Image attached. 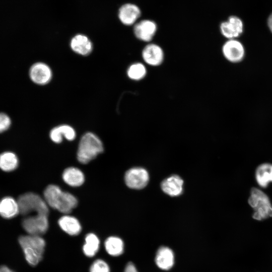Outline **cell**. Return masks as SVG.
I'll list each match as a JSON object with an SVG mask.
<instances>
[{
	"label": "cell",
	"instance_id": "obj_1",
	"mask_svg": "<svg viewBox=\"0 0 272 272\" xmlns=\"http://www.w3.org/2000/svg\"><path fill=\"white\" fill-rule=\"evenodd\" d=\"M43 194L49 207L65 214L71 213L78 205V200L74 195L54 184L47 186Z\"/></svg>",
	"mask_w": 272,
	"mask_h": 272
},
{
	"label": "cell",
	"instance_id": "obj_2",
	"mask_svg": "<svg viewBox=\"0 0 272 272\" xmlns=\"http://www.w3.org/2000/svg\"><path fill=\"white\" fill-rule=\"evenodd\" d=\"M19 242L24 252L25 259L32 265H37L42 260L45 247V241L41 236L22 235Z\"/></svg>",
	"mask_w": 272,
	"mask_h": 272
},
{
	"label": "cell",
	"instance_id": "obj_3",
	"mask_svg": "<svg viewBox=\"0 0 272 272\" xmlns=\"http://www.w3.org/2000/svg\"><path fill=\"white\" fill-rule=\"evenodd\" d=\"M103 151V145L100 139L95 134L88 132L80 141L77 159L82 164H87Z\"/></svg>",
	"mask_w": 272,
	"mask_h": 272
},
{
	"label": "cell",
	"instance_id": "obj_4",
	"mask_svg": "<svg viewBox=\"0 0 272 272\" xmlns=\"http://www.w3.org/2000/svg\"><path fill=\"white\" fill-rule=\"evenodd\" d=\"M19 213L27 216L35 214H49V207L44 198L33 192H27L20 195L18 199Z\"/></svg>",
	"mask_w": 272,
	"mask_h": 272
},
{
	"label": "cell",
	"instance_id": "obj_5",
	"mask_svg": "<svg viewBox=\"0 0 272 272\" xmlns=\"http://www.w3.org/2000/svg\"><path fill=\"white\" fill-rule=\"evenodd\" d=\"M248 203L254 210L252 217L254 219L260 221L272 217V205L269 199L258 188L251 189Z\"/></svg>",
	"mask_w": 272,
	"mask_h": 272
},
{
	"label": "cell",
	"instance_id": "obj_6",
	"mask_svg": "<svg viewBox=\"0 0 272 272\" xmlns=\"http://www.w3.org/2000/svg\"><path fill=\"white\" fill-rule=\"evenodd\" d=\"M22 226L28 234L41 236L48 228V215L35 214L27 216L23 220Z\"/></svg>",
	"mask_w": 272,
	"mask_h": 272
},
{
	"label": "cell",
	"instance_id": "obj_7",
	"mask_svg": "<svg viewBox=\"0 0 272 272\" xmlns=\"http://www.w3.org/2000/svg\"><path fill=\"white\" fill-rule=\"evenodd\" d=\"M222 51L224 57L232 63L242 61L245 55L244 45L236 39H228L223 45Z\"/></svg>",
	"mask_w": 272,
	"mask_h": 272
},
{
	"label": "cell",
	"instance_id": "obj_8",
	"mask_svg": "<svg viewBox=\"0 0 272 272\" xmlns=\"http://www.w3.org/2000/svg\"><path fill=\"white\" fill-rule=\"evenodd\" d=\"M30 80L38 85H45L49 83L52 77V72L50 66L43 62L33 63L29 71Z\"/></svg>",
	"mask_w": 272,
	"mask_h": 272
},
{
	"label": "cell",
	"instance_id": "obj_9",
	"mask_svg": "<svg viewBox=\"0 0 272 272\" xmlns=\"http://www.w3.org/2000/svg\"><path fill=\"white\" fill-rule=\"evenodd\" d=\"M124 180L126 185L129 188L140 189L147 185L149 174L144 168H133L126 171Z\"/></svg>",
	"mask_w": 272,
	"mask_h": 272
},
{
	"label": "cell",
	"instance_id": "obj_10",
	"mask_svg": "<svg viewBox=\"0 0 272 272\" xmlns=\"http://www.w3.org/2000/svg\"><path fill=\"white\" fill-rule=\"evenodd\" d=\"M222 34L228 39H236L242 34L244 25L239 17L231 16L228 20L222 22L220 26Z\"/></svg>",
	"mask_w": 272,
	"mask_h": 272
},
{
	"label": "cell",
	"instance_id": "obj_11",
	"mask_svg": "<svg viewBox=\"0 0 272 272\" xmlns=\"http://www.w3.org/2000/svg\"><path fill=\"white\" fill-rule=\"evenodd\" d=\"M157 31L156 24L150 20H144L137 23L133 28L135 37L139 39L145 41H150Z\"/></svg>",
	"mask_w": 272,
	"mask_h": 272
},
{
	"label": "cell",
	"instance_id": "obj_12",
	"mask_svg": "<svg viewBox=\"0 0 272 272\" xmlns=\"http://www.w3.org/2000/svg\"><path fill=\"white\" fill-rule=\"evenodd\" d=\"M144 61L151 66H158L162 63L164 52L161 47L157 44L151 43L147 45L142 53Z\"/></svg>",
	"mask_w": 272,
	"mask_h": 272
},
{
	"label": "cell",
	"instance_id": "obj_13",
	"mask_svg": "<svg viewBox=\"0 0 272 272\" xmlns=\"http://www.w3.org/2000/svg\"><path fill=\"white\" fill-rule=\"evenodd\" d=\"M70 47L76 53L87 56L93 50V43L89 38L83 34H77L70 41Z\"/></svg>",
	"mask_w": 272,
	"mask_h": 272
},
{
	"label": "cell",
	"instance_id": "obj_14",
	"mask_svg": "<svg viewBox=\"0 0 272 272\" xmlns=\"http://www.w3.org/2000/svg\"><path fill=\"white\" fill-rule=\"evenodd\" d=\"M141 14V10L137 5L126 3L119 8L118 17L123 25L130 26L136 22Z\"/></svg>",
	"mask_w": 272,
	"mask_h": 272
},
{
	"label": "cell",
	"instance_id": "obj_15",
	"mask_svg": "<svg viewBox=\"0 0 272 272\" xmlns=\"http://www.w3.org/2000/svg\"><path fill=\"white\" fill-rule=\"evenodd\" d=\"M50 139L55 143H60L63 138L68 141L74 140L76 137L74 128L67 124H62L53 127L50 131Z\"/></svg>",
	"mask_w": 272,
	"mask_h": 272
},
{
	"label": "cell",
	"instance_id": "obj_16",
	"mask_svg": "<svg viewBox=\"0 0 272 272\" xmlns=\"http://www.w3.org/2000/svg\"><path fill=\"white\" fill-rule=\"evenodd\" d=\"M62 177L66 184L72 187L80 186L85 181L83 172L80 169L74 167L66 168L62 173Z\"/></svg>",
	"mask_w": 272,
	"mask_h": 272
},
{
	"label": "cell",
	"instance_id": "obj_17",
	"mask_svg": "<svg viewBox=\"0 0 272 272\" xmlns=\"http://www.w3.org/2000/svg\"><path fill=\"white\" fill-rule=\"evenodd\" d=\"M183 181L177 175H173L165 179L161 183V188L166 194L172 196L179 195L182 192Z\"/></svg>",
	"mask_w": 272,
	"mask_h": 272
},
{
	"label": "cell",
	"instance_id": "obj_18",
	"mask_svg": "<svg viewBox=\"0 0 272 272\" xmlns=\"http://www.w3.org/2000/svg\"><path fill=\"white\" fill-rule=\"evenodd\" d=\"M19 214L18 201L7 196L0 200V215L5 219H11Z\"/></svg>",
	"mask_w": 272,
	"mask_h": 272
},
{
	"label": "cell",
	"instance_id": "obj_19",
	"mask_svg": "<svg viewBox=\"0 0 272 272\" xmlns=\"http://www.w3.org/2000/svg\"><path fill=\"white\" fill-rule=\"evenodd\" d=\"M58 223L60 228L70 235H77L82 230V227L78 220L72 216L65 215L62 216L58 220Z\"/></svg>",
	"mask_w": 272,
	"mask_h": 272
},
{
	"label": "cell",
	"instance_id": "obj_20",
	"mask_svg": "<svg viewBox=\"0 0 272 272\" xmlns=\"http://www.w3.org/2000/svg\"><path fill=\"white\" fill-rule=\"evenodd\" d=\"M155 261L159 268L164 270L170 269L174 264L172 251L166 247H161L157 251Z\"/></svg>",
	"mask_w": 272,
	"mask_h": 272
},
{
	"label": "cell",
	"instance_id": "obj_21",
	"mask_svg": "<svg viewBox=\"0 0 272 272\" xmlns=\"http://www.w3.org/2000/svg\"><path fill=\"white\" fill-rule=\"evenodd\" d=\"M255 179L259 186L266 187L272 182V164L263 163L258 166L255 171Z\"/></svg>",
	"mask_w": 272,
	"mask_h": 272
},
{
	"label": "cell",
	"instance_id": "obj_22",
	"mask_svg": "<svg viewBox=\"0 0 272 272\" xmlns=\"http://www.w3.org/2000/svg\"><path fill=\"white\" fill-rule=\"evenodd\" d=\"M19 164L17 156L12 152H5L0 155V169L10 172L16 169Z\"/></svg>",
	"mask_w": 272,
	"mask_h": 272
},
{
	"label": "cell",
	"instance_id": "obj_23",
	"mask_svg": "<svg viewBox=\"0 0 272 272\" xmlns=\"http://www.w3.org/2000/svg\"><path fill=\"white\" fill-rule=\"evenodd\" d=\"M105 248L110 255L119 256L123 251V242L117 237L110 236L105 242Z\"/></svg>",
	"mask_w": 272,
	"mask_h": 272
},
{
	"label": "cell",
	"instance_id": "obj_24",
	"mask_svg": "<svg viewBox=\"0 0 272 272\" xmlns=\"http://www.w3.org/2000/svg\"><path fill=\"white\" fill-rule=\"evenodd\" d=\"M85 243L83 250L84 254L88 257H93L98 252L99 248V239L93 233H89L85 237Z\"/></svg>",
	"mask_w": 272,
	"mask_h": 272
},
{
	"label": "cell",
	"instance_id": "obj_25",
	"mask_svg": "<svg viewBox=\"0 0 272 272\" xmlns=\"http://www.w3.org/2000/svg\"><path fill=\"white\" fill-rule=\"evenodd\" d=\"M146 74V67L143 63L140 62L132 63L127 70L128 77L134 81H139L143 79Z\"/></svg>",
	"mask_w": 272,
	"mask_h": 272
},
{
	"label": "cell",
	"instance_id": "obj_26",
	"mask_svg": "<svg viewBox=\"0 0 272 272\" xmlns=\"http://www.w3.org/2000/svg\"><path fill=\"white\" fill-rule=\"evenodd\" d=\"M90 272H110V269L105 261L97 259L91 265Z\"/></svg>",
	"mask_w": 272,
	"mask_h": 272
},
{
	"label": "cell",
	"instance_id": "obj_27",
	"mask_svg": "<svg viewBox=\"0 0 272 272\" xmlns=\"http://www.w3.org/2000/svg\"><path fill=\"white\" fill-rule=\"evenodd\" d=\"M11 123V119L8 115L4 112H0V133L8 130Z\"/></svg>",
	"mask_w": 272,
	"mask_h": 272
},
{
	"label": "cell",
	"instance_id": "obj_28",
	"mask_svg": "<svg viewBox=\"0 0 272 272\" xmlns=\"http://www.w3.org/2000/svg\"><path fill=\"white\" fill-rule=\"evenodd\" d=\"M124 272H138V271L134 264L129 262L126 265Z\"/></svg>",
	"mask_w": 272,
	"mask_h": 272
},
{
	"label": "cell",
	"instance_id": "obj_29",
	"mask_svg": "<svg viewBox=\"0 0 272 272\" xmlns=\"http://www.w3.org/2000/svg\"><path fill=\"white\" fill-rule=\"evenodd\" d=\"M267 25L269 30L272 33V13L269 16L268 18Z\"/></svg>",
	"mask_w": 272,
	"mask_h": 272
},
{
	"label": "cell",
	"instance_id": "obj_30",
	"mask_svg": "<svg viewBox=\"0 0 272 272\" xmlns=\"http://www.w3.org/2000/svg\"><path fill=\"white\" fill-rule=\"evenodd\" d=\"M0 272H14L5 265L0 266Z\"/></svg>",
	"mask_w": 272,
	"mask_h": 272
}]
</instances>
